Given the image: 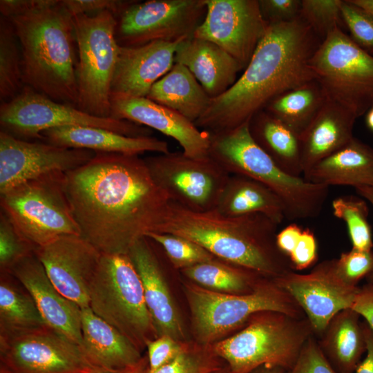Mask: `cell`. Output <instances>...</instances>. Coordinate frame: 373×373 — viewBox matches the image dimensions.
Instances as JSON below:
<instances>
[{
  "label": "cell",
  "mask_w": 373,
  "mask_h": 373,
  "mask_svg": "<svg viewBox=\"0 0 373 373\" xmlns=\"http://www.w3.org/2000/svg\"><path fill=\"white\" fill-rule=\"evenodd\" d=\"M86 354L104 370H125L135 365L142 352L122 333L97 316L90 307L81 309Z\"/></svg>",
  "instance_id": "obj_27"
},
{
  "label": "cell",
  "mask_w": 373,
  "mask_h": 373,
  "mask_svg": "<svg viewBox=\"0 0 373 373\" xmlns=\"http://www.w3.org/2000/svg\"><path fill=\"white\" fill-rule=\"evenodd\" d=\"M19 43L10 21L0 19L1 103L16 97L24 86Z\"/></svg>",
  "instance_id": "obj_36"
},
{
  "label": "cell",
  "mask_w": 373,
  "mask_h": 373,
  "mask_svg": "<svg viewBox=\"0 0 373 373\" xmlns=\"http://www.w3.org/2000/svg\"><path fill=\"white\" fill-rule=\"evenodd\" d=\"M0 361L12 373H97L83 349L49 326L0 337Z\"/></svg>",
  "instance_id": "obj_14"
},
{
  "label": "cell",
  "mask_w": 373,
  "mask_h": 373,
  "mask_svg": "<svg viewBox=\"0 0 373 373\" xmlns=\"http://www.w3.org/2000/svg\"><path fill=\"white\" fill-rule=\"evenodd\" d=\"M10 274L29 292L48 325L82 348L81 308L59 292L35 253L15 265Z\"/></svg>",
  "instance_id": "obj_22"
},
{
  "label": "cell",
  "mask_w": 373,
  "mask_h": 373,
  "mask_svg": "<svg viewBox=\"0 0 373 373\" xmlns=\"http://www.w3.org/2000/svg\"><path fill=\"white\" fill-rule=\"evenodd\" d=\"M358 194L369 201L373 206V186H362L355 188ZM367 283L373 284V270L365 278Z\"/></svg>",
  "instance_id": "obj_53"
},
{
  "label": "cell",
  "mask_w": 373,
  "mask_h": 373,
  "mask_svg": "<svg viewBox=\"0 0 373 373\" xmlns=\"http://www.w3.org/2000/svg\"><path fill=\"white\" fill-rule=\"evenodd\" d=\"M89 307L141 352L157 338L140 277L128 254H102L89 286Z\"/></svg>",
  "instance_id": "obj_8"
},
{
  "label": "cell",
  "mask_w": 373,
  "mask_h": 373,
  "mask_svg": "<svg viewBox=\"0 0 373 373\" xmlns=\"http://www.w3.org/2000/svg\"><path fill=\"white\" fill-rule=\"evenodd\" d=\"M196 343L211 345L243 327L255 314L280 312L306 317L295 300L274 278H264L251 292L236 294L215 291L192 282L183 284Z\"/></svg>",
  "instance_id": "obj_6"
},
{
  "label": "cell",
  "mask_w": 373,
  "mask_h": 373,
  "mask_svg": "<svg viewBox=\"0 0 373 373\" xmlns=\"http://www.w3.org/2000/svg\"><path fill=\"white\" fill-rule=\"evenodd\" d=\"M125 373H149V361L147 355L143 356L141 360L135 365L126 369Z\"/></svg>",
  "instance_id": "obj_55"
},
{
  "label": "cell",
  "mask_w": 373,
  "mask_h": 373,
  "mask_svg": "<svg viewBox=\"0 0 373 373\" xmlns=\"http://www.w3.org/2000/svg\"><path fill=\"white\" fill-rule=\"evenodd\" d=\"M202 21L193 37L225 50L245 69L268 26L258 0H204Z\"/></svg>",
  "instance_id": "obj_16"
},
{
  "label": "cell",
  "mask_w": 373,
  "mask_h": 373,
  "mask_svg": "<svg viewBox=\"0 0 373 373\" xmlns=\"http://www.w3.org/2000/svg\"><path fill=\"white\" fill-rule=\"evenodd\" d=\"M325 99L322 88L316 80H313L277 96L265 109L300 137Z\"/></svg>",
  "instance_id": "obj_34"
},
{
  "label": "cell",
  "mask_w": 373,
  "mask_h": 373,
  "mask_svg": "<svg viewBox=\"0 0 373 373\" xmlns=\"http://www.w3.org/2000/svg\"><path fill=\"white\" fill-rule=\"evenodd\" d=\"M225 367L209 345L189 342L174 359L154 373H213Z\"/></svg>",
  "instance_id": "obj_39"
},
{
  "label": "cell",
  "mask_w": 373,
  "mask_h": 373,
  "mask_svg": "<svg viewBox=\"0 0 373 373\" xmlns=\"http://www.w3.org/2000/svg\"><path fill=\"white\" fill-rule=\"evenodd\" d=\"M111 117L128 120L172 137L190 157H209V133L200 131L193 122L176 111L148 97L111 95Z\"/></svg>",
  "instance_id": "obj_20"
},
{
  "label": "cell",
  "mask_w": 373,
  "mask_h": 373,
  "mask_svg": "<svg viewBox=\"0 0 373 373\" xmlns=\"http://www.w3.org/2000/svg\"><path fill=\"white\" fill-rule=\"evenodd\" d=\"M216 209L227 216L262 213L278 224L285 219L283 204L275 193L240 175H230Z\"/></svg>",
  "instance_id": "obj_31"
},
{
  "label": "cell",
  "mask_w": 373,
  "mask_h": 373,
  "mask_svg": "<svg viewBox=\"0 0 373 373\" xmlns=\"http://www.w3.org/2000/svg\"><path fill=\"white\" fill-rule=\"evenodd\" d=\"M42 141L59 146L99 153L140 155L144 152L168 153V143L152 136L131 137L92 126H62L41 133Z\"/></svg>",
  "instance_id": "obj_25"
},
{
  "label": "cell",
  "mask_w": 373,
  "mask_h": 373,
  "mask_svg": "<svg viewBox=\"0 0 373 373\" xmlns=\"http://www.w3.org/2000/svg\"><path fill=\"white\" fill-rule=\"evenodd\" d=\"M189 341H179L163 335L147 342L149 373H154L174 359L187 346Z\"/></svg>",
  "instance_id": "obj_45"
},
{
  "label": "cell",
  "mask_w": 373,
  "mask_h": 373,
  "mask_svg": "<svg viewBox=\"0 0 373 373\" xmlns=\"http://www.w3.org/2000/svg\"><path fill=\"white\" fill-rule=\"evenodd\" d=\"M16 281L11 274L1 273L0 337L48 326L29 292Z\"/></svg>",
  "instance_id": "obj_33"
},
{
  "label": "cell",
  "mask_w": 373,
  "mask_h": 373,
  "mask_svg": "<svg viewBox=\"0 0 373 373\" xmlns=\"http://www.w3.org/2000/svg\"><path fill=\"white\" fill-rule=\"evenodd\" d=\"M289 260L294 270H303L314 264L318 258L317 242L309 229H303L300 239Z\"/></svg>",
  "instance_id": "obj_48"
},
{
  "label": "cell",
  "mask_w": 373,
  "mask_h": 373,
  "mask_svg": "<svg viewBox=\"0 0 373 373\" xmlns=\"http://www.w3.org/2000/svg\"><path fill=\"white\" fill-rule=\"evenodd\" d=\"M209 133V157L230 175L256 180L282 201L288 220L314 218L320 215L329 186L291 175L279 168L252 137L249 122L236 128Z\"/></svg>",
  "instance_id": "obj_5"
},
{
  "label": "cell",
  "mask_w": 373,
  "mask_h": 373,
  "mask_svg": "<svg viewBox=\"0 0 373 373\" xmlns=\"http://www.w3.org/2000/svg\"><path fill=\"white\" fill-rule=\"evenodd\" d=\"M303 178L327 186H373V148L354 137L304 173Z\"/></svg>",
  "instance_id": "obj_28"
},
{
  "label": "cell",
  "mask_w": 373,
  "mask_h": 373,
  "mask_svg": "<svg viewBox=\"0 0 373 373\" xmlns=\"http://www.w3.org/2000/svg\"><path fill=\"white\" fill-rule=\"evenodd\" d=\"M65 190L81 236L102 254H128L157 231L171 201L138 155L97 152L66 173Z\"/></svg>",
  "instance_id": "obj_1"
},
{
  "label": "cell",
  "mask_w": 373,
  "mask_h": 373,
  "mask_svg": "<svg viewBox=\"0 0 373 373\" xmlns=\"http://www.w3.org/2000/svg\"><path fill=\"white\" fill-rule=\"evenodd\" d=\"M365 123L367 128L373 131V106L366 113Z\"/></svg>",
  "instance_id": "obj_57"
},
{
  "label": "cell",
  "mask_w": 373,
  "mask_h": 373,
  "mask_svg": "<svg viewBox=\"0 0 373 373\" xmlns=\"http://www.w3.org/2000/svg\"><path fill=\"white\" fill-rule=\"evenodd\" d=\"M0 373H12V372L3 364H0Z\"/></svg>",
  "instance_id": "obj_59"
},
{
  "label": "cell",
  "mask_w": 373,
  "mask_h": 373,
  "mask_svg": "<svg viewBox=\"0 0 373 373\" xmlns=\"http://www.w3.org/2000/svg\"><path fill=\"white\" fill-rule=\"evenodd\" d=\"M287 373H338L324 356L315 335L303 345L294 365Z\"/></svg>",
  "instance_id": "obj_44"
},
{
  "label": "cell",
  "mask_w": 373,
  "mask_h": 373,
  "mask_svg": "<svg viewBox=\"0 0 373 373\" xmlns=\"http://www.w3.org/2000/svg\"><path fill=\"white\" fill-rule=\"evenodd\" d=\"M0 125L1 131L27 141H42L43 131L72 126L102 128L131 137L151 136L153 133L149 128L128 120L90 115L27 86L12 99L1 103Z\"/></svg>",
  "instance_id": "obj_12"
},
{
  "label": "cell",
  "mask_w": 373,
  "mask_h": 373,
  "mask_svg": "<svg viewBox=\"0 0 373 373\" xmlns=\"http://www.w3.org/2000/svg\"><path fill=\"white\" fill-rule=\"evenodd\" d=\"M182 40L154 41L138 46L119 45L111 95L147 97L153 85L173 67L177 46Z\"/></svg>",
  "instance_id": "obj_23"
},
{
  "label": "cell",
  "mask_w": 373,
  "mask_h": 373,
  "mask_svg": "<svg viewBox=\"0 0 373 373\" xmlns=\"http://www.w3.org/2000/svg\"><path fill=\"white\" fill-rule=\"evenodd\" d=\"M287 370L276 365H262L253 370L249 373H287Z\"/></svg>",
  "instance_id": "obj_54"
},
{
  "label": "cell",
  "mask_w": 373,
  "mask_h": 373,
  "mask_svg": "<svg viewBox=\"0 0 373 373\" xmlns=\"http://www.w3.org/2000/svg\"><path fill=\"white\" fill-rule=\"evenodd\" d=\"M302 232L303 229L295 223L290 224L278 232L276 244L279 249L289 256L294 250Z\"/></svg>",
  "instance_id": "obj_51"
},
{
  "label": "cell",
  "mask_w": 373,
  "mask_h": 373,
  "mask_svg": "<svg viewBox=\"0 0 373 373\" xmlns=\"http://www.w3.org/2000/svg\"><path fill=\"white\" fill-rule=\"evenodd\" d=\"M318 44L300 17L269 23L242 74L211 99L195 125L210 133L236 128L249 122L277 96L315 80L309 60Z\"/></svg>",
  "instance_id": "obj_2"
},
{
  "label": "cell",
  "mask_w": 373,
  "mask_h": 373,
  "mask_svg": "<svg viewBox=\"0 0 373 373\" xmlns=\"http://www.w3.org/2000/svg\"><path fill=\"white\" fill-rule=\"evenodd\" d=\"M352 308L337 313L317 338L324 356L338 373H354L366 352L363 321Z\"/></svg>",
  "instance_id": "obj_29"
},
{
  "label": "cell",
  "mask_w": 373,
  "mask_h": 373,
  "mask_svg": "<svg viewBox=\"0 0 373 373\" xmlns=\"http://www.w3.org/2000/svg\"><path fill=\"white\" fill-rule=\"evenodd\" d=\"M118 21L108 10L73 17L77 50V108L95 117H111V86L119 44Z\"/></svg>",
  "instance_id": "obj_9"
},
{
  "label": "cell",
  "mask_w": 373,
  "mask_h": 373,
  "mask_svg": "<svg viewBox=\"0 0 373 373\" xmlns=\"http://www.w3.org/2000/svg\"><path fill=\"white\" fill-rule=\"evenodd\" d=\"M213 373H229L228 371H227V367L220 370H218V371H216Z\"/></svg>",
  "instance_id": "obj_60"
},
{
  "label": "cell",
  "mask_w": 373,
  "mask_h": 373,
  "mask_svg": "<svg viewBox=\"0 0 373 373\" xmlns=\"http://www.w3.org/2000/svg\"><path fill=\"white\" fill-rule=\"evenodd\" d=\"M147 97L193 123L205 112L211 99L190 70L177 63L153 85Z\"/></svg>",
  "instance_id": "obj_30"
},
{
  "label": "cell",
  "mask_w": 373,
  "mask_h": 373,
  "mask_svg": "<svg viewBox=\"0 0 373 373\" xmlns=\"http://www.w3.org/2000/svg\"><path fill=\"white\" fill-rule=\"evenodd\" d=\"M278 225L262 213L227 216L216 209L197 212L170 201L155 232L184 237L220 260L275 278L294 270L277 246Z\"/></svg>",
  "instance_id": "obj_3"
},
{
  "label": "cell",
  "mask_w": 373,
  "mask_h": 373,
  "mask_svg": "<svg viewBox=\"0 0 373 373\" xmlns=\"http://www.w3.org/2000/svg\"><path fill=\"white\" fill-rule=\"evenodd\" d=\"M153 243L149 238H142L128 255L142 280L145 302L157 336L166 335L179 341H188L182 318Z\"/></svg>",
  "instance_id": "obj_21"
},
{
  "label": "cell",
  "mask_w": 373,
  "mask_h": 373,
  "mask_svg": "<svg viewBox=\"0 0 373 373\" xmlns=\"http://www.w3.org/2000/svg\"><path fill=\"white\" fill-rule=\"evenodd\" d=\"M191 282L205 289L229 294L251 292L264 278L260 274L218 258L180 271Z\"/></svg>",
  "instance_id": "obj_35"
},
{
  "label": "cell",
  "mask_w": 373,
  "mask_h": 373,
  "mask_svg": "<svg viewBox=\"0 0 373 373\" xmlns=\"http://www.w3.org/2000/svg\"><path fill=\"white\" fill-rule=\"evenodd\" d=\"M96 152L43 141L29 142L0 131V194L54 172L67 173L87 163Z\"/></svg>",
  "instance_id": "obj_18"
},
{
  "label": "cell",
  "mask_w": 373,
  "mask_h": 373,
  "mask_svg": "<svg viewBox=\"0 0 373 373\" xmlns=\"http://www.w3.org/2000/svg\"><path fill=\"white\" fill-rule=\"evenodd\" d=\"M59 0H1V15L10 19L30 12L50 8Z\"/></svg>",
  "instance_id": "obj_49"
},
{
  "label": "cell",
  "mask_w": 373,
  "mask_h": 373,
  "mask_svg": "<svg viewBox=\"0 0 373 373\" xmlns=\"http://www.w3.org/2000/svg\"><path fill=\"white\" fill-rule=\"evenodd\" d=\"M146 237L158 244L176 270L209 262L216 258L198 244L182 236L149 232Z\"/></svg>",
  "instance_id": "obj_38"
},
{
  "label": "cell",
  "mask_w": 373,
  "mask_h": 373,
  "mask_svg": "<svg viewBox=\"0 0 373 373\" xmlns=\"http://www.w3.org/2000/svg\"><path fill=\"white\" fill-rule=\"evenodd\" d=\"M36 247L17 229L9 218L0 214V269L10 274L15 265L35 253Z\"/></svg>",
  "instance_id": "obj_41"
},
{
  "label": "cell",
  "mask_w": 373,
  "mask_h": 373,
  "mask_svg": "<svg viewBox=\"0 0 373 373\" xmlns=\"http://www.w3.org/2000/svg\"><path fill=\"white\" fill-rule=\"evenodd\" d=\"M373 16V0H351Z\"/></svg>",
  "instance_id": "obj_56"
},
{
  "label": "cell",
  "mask_w": 373,
  "mask_h": 373,
  "mask_svg": "<svg viewBox=\"0 0 373 373\" xmlns=\"http://www.w3.org/2000/svg\"><path fill=\"white\" fill-rule=\"evenodd\" d=\"M274 279L303 311L316 338L337 313L352 308L360 289L346 284L338 276L334 259L321 262L309 274L291 270Z\"/></svg>",
  "instance_id": "obj_17"
},
{
  "label": "cell",
  "mask_w": 373,
  "mask_h": 373,
  "mask_svg": "<svg viewBox=\"0 0 373 373\" xmlns=\"http://www.w3.org/2000/svg\"><path fill=\"white\" fill-rule=\"evenodd\" d=\"M65 179V173L54 172L0 194L1 211L36 248L64 236H81L66 196Z\"/></svg>",
  "instance_id": "obj_10"
},
{
  "label": "cell",
  "mask_w": 373,
  "mask_h": 373,
  "mask_svg": "<svg viewBox=\"0 0 373 373\" xmlns=\"http://www.w3.org/2000/svg\"><path fill=\"white\" fill-rule=\"evenodd\" d=\"M144 160L155 183L171 202L197 212L216 208L230 177L210 157L195 159L183 152H169Z\"/></svg>",
  "instance_id": "obj_13"
},
{
  "label": "cell",
  "mask_w": 373,
  "mask_h": 373,
  "mask_svg": "<svg viewBox=\"0 0 373 373\" xmlns=\"http://www.w3.org/2000/svg\"><path fill=\"white\" fill-rule=\"evenodd\" d=\"M312 335L307 317L264 311L254 314L240 331L209 346L229 373H249L267 364L288 370Z\"/></svg>",
  "instance_id": "obj_7"
},
{
  "label": "cell",
  "mask_w": 373,
  "mask_h": 373,
  "mask_svg": "<svg viewBox=\"0 0 373 373\" xmlns=\"http://www.w3.org/2000/svg\"><path fill=\"white\" fill-rule=\"evenodd\" d=\"M299 0H260L264 19L268 23L293 21L300 17Z\"/></svg>",
  "instance_id": "obj_46"
},
{
  "label": "cell",
  "mask_w": 373,
  "mask_h": 373,
  "mask_svg": "<svg viewBox=\"0 0 373 373\" xmlns=\"http://www.w3.org/2000/svg\"><path fill=\"white\" fill-rule=\"evenodd\" d=\"M366 342V356L358 364L354 373H373V331L363 321Z\"/></svg>",
  "instance_id": "obj_52"
},
{
  "label": "cell",
  "mask_w": 373,
  "mask_h": 373,
  "mask_svg": "<svg viewBox=\"0 0 373 373\" xmlns=\"http://www.w3.org/2000/svg\"><path fill=\"white\" fill-rule=\"evenodd\" d=\"M309 66L326 97L356 117L373 106V55L341 28L328 33L318 44Z\"/></svg>",
  "instance_id": "obj_11"
},
{
  "label": "cell",
  "mask_w": 373,
  "mask_h": 373,
  "mask_svg": "<svg viewBox=\"0 0 373 373\" xmlns=\"http://www.w3.org/2000/svg\"><path fill=\"white\" fill-rule=\"evenodd\" d=\"M333 214L343 220L347 227L352 248L371 251L373 247L368 207L361 198L353 195L336 198L332 202Z\"/></svg>",
  "instance_id": "obj_37"
},
{
  "label": "cell",
  "mask_w": 373,
  "mask_h": 373,
  "mask_svg": "<svg viewBox=\"0 0 373 373\" xmlns=\"http://www.w3.org/2000/svg\"><path fill=\"white\" fill-rule=\"evenodd\" d=\"M174 63L186 67L211 99L227 90L242 70L239 64L218 45L194 37L179 43Z\"/></svg>",
  "instance_id": "obj_24"
},
{
  "label": "cell",
  "mask_w": 373,
  "mask_h": 373,
  "mask_svg": "<svg viewBox=\"0 0 373 373\" xmlns=\"http://www.w3.org/2000/svg\"><path fill=\"white\" fill-rule=\"evenodd\" d=\"M335 260L338 276L347 285L358 286V282L373 270V251L352 249L343 252Z\"/></svg>",
  "instance_id": "obj_43"
},
{
  "label": "cell",
  "mask_w": 373,
  "mask_h": 373,
  "mask_svg": "<svg viewBox=\"0 0 373 373\" xmlns=\"http://www.w3.org/2000/svg\"><path fill=\"white\" fill-rule=\"evenodd\" d=\"M249 131L255 142L283 171L296 177L303 175L298 135L264 110L251 118Z\"/></svg>",
  "instance_id": "obj_32"
},
{
  "label": "cell",
  "mask_w": 373,
  "mask_h": 373,
  "mask_svg": "<svg viewBox=\"0 0 373 373\" xmlns=\"http://www.w3.org/2000/svg\"><path fill=\"white\" fill-rule=\"evenodd\" d=\"M126 370H103L97 373H125Z\"/></svg>",
  "instance_id": "obj_58"
},
{
  "label": "cell",
  "mask_w": 373,
  "mask_h": 373,
  "mask_svg": "<svg viewBox=\"0 0 373 373\" xmlns=\"http://www.w3.org/2000/svg\"><path fill=\"white\" fill-rule=\"evenodd\" d=\"M352 309L364 318L373 331V284L367 283L360 287Z\"/></svg>",
  "instance_id": "obj_50"
},
{
  "label": "cell",
  "mask_w": 373,
  "mask_h": 373,
  "mask_svg": "<svg viewBox=\"0 0 373 373\" xmlns=\"http://www.w3.org/2000/svg\"><path fill=\"white\" fill-rule=\"evenodd\" d=\"M207 7L204 0H150L132 3L120 15L116 37L120 46L193 37Z\"/></svg>",
  "instance_id": "obj_15"
},
{
  "label": "cell",
  "mask_w": 373,
  "mask_h": 373,
  "mask_svg": "<svg viewBox=\"0 0 373 373\" xmlns=\"http://www.w3.org/2000/svg\"><path fill=\"white\" fill-rule=\"evenodd\" d=\"M341 18L347 26L353 41L373 55V16L352 3L342 1Z\"/></svg>",
  "instance_id": "obj_42"
},
{
  "label": "cell",
  "mask_w": 373,
  "mask_h": 373,
  "mask_svg": "<svg viewBox=\"0 0 373 373\" xmlns=\"http://www.w3.org/2000/svg\"><path fill=\"white\" fill-rule=\"evenodd\" d=\"M341 0H303L300 17L312 31L323 37L340 28Z\"/></svg>",
  "instance_id": "obj_40"
},
{
  "label": "cell",
  "mask_w": 373,
  "mask_h": 373,
  "mask_svg": "<svg viewBox=\"0 0 373 373\" xmlns=\"http://www.w3.org/2000/svg\"><path fill=\"white\" fill-rule=\"evenodd\" d=\"M64 6L74 17L81 14L108 10L115 15H122L132 1L118 0H61Z\"/></svg>",
  "instance_id": "obj_47"
},
{
  "label": "cell",
  "mask_w": 373,
  "mask_h": 373,
  "mask_svg": "<svg viewBox=\"0 0 373 373\" xmlns=\"http://www.w3.org/2000/svg\"><path fill=\"white\" fill-rule=\"evenodd\" d=\"M356 117L339 104L326 99L300 136L303 174L353 138Z\"/></svg>",
  "instance_id": "obj_26"
},
{
  "label": "cell",
  "mask_w": 373,
  "mask_h": 373,
  "mask_svg": "<svg viewBox=\"0 0 373 373\" xmlns=\"http://www.w3.org/2000/svg\"><path fill=\"white\" fill-rule=\"evenodd\" d=\"M8 19L21 47L24 86L55 102L77 107L73 16L61 0L54 6Z\"/></svg>",
  "instance_id": "obj_4"
},
{
  "label": "cell",
  "mask_w": 373,
  "mask_h": 373,
  "mask_svg": "<svg viewBox=\"0 0 373 373\" xmlns=\"http://www.w3.org/2000/svg\"><path fill=\"white\" fill-rule=\"evenodd\" d=\"M35 254L56 289L81 309L89 307V286L102 254L81 236H64Z\"/></svg>",
  "instance_id": "obj_19"
}]
</instances>
